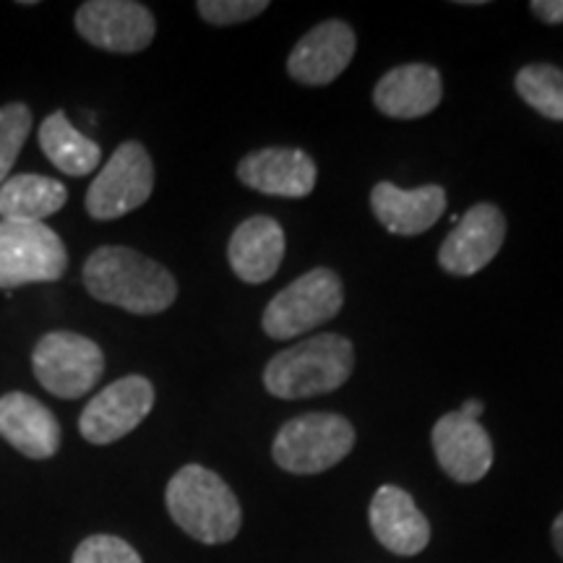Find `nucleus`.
<instances>
[{"label": "nucleus", "mask_w": 563, "mask_h": 563, "mask_svg": "<svg viewBox=\"0 0 563 563\" xmlns=\"http://www.w3.org/2000/svg\"><path fill=\"white\" fill-rule=\"evenodd\" d=\"M40 146L47 154V159L70 178H84V175L95 173L102 162L100 144L76 131L63 110L42 121Z\"/></svg>", "instance_id": "nucleus-21"}, {"label": "nucleus", "mask_w": 563, "mask_h": 563, "mask_svg": "<svg viewBox=\"0 0 563 563\" xmlns=\"http://www.w3.org/2000/svg\"><path fill=\"white\" fill-rule=\"evenodd\" d=\"M70 563H144L141 555L115 534H91L76 548Z\"/></svg>", "instance_id": "nucleus-24"}, {"label": "nucleus", "mask_w": 563, "mask_h": 563, "mask_svg": "<svg viewBox=\"0 0 563 563\" xmlns=\"http://www.w3.org/2000/svg\"><path fill=\"white\" fill-rule=\"evenodd\" d=\"M154 407V386L144 376H125L112 382L84 407L79 431L95 446L121 441Z\"/></svg>", "instance_id": "nucleus-9"}, {"label": "nucleus", "mask_w": 563, "mask_h": 563, "mask_svg": "<svg viewBox=\"0 0 563 563\" xmlns=\"http://www.w3.org/2000/svg\"><path fill=\"white\" fill-rule=\"evenodd\" d=\"M32 131V110L21 102L0 108V186L9 180L11 167L24 150L26 136Z\"/></svg>", "instance_id": "nucleus-23"}, {"label": "nucleus", "mask_w": 563, "mask_h": 563, "mask_svg": "<svg viewBox=\"0 0 563 563\" xmlns=\"http://www.w3.org/2000/svg\"><path fill=\"white\" fill-rule=\"evenodd\" d=\"M530 9L545 24H561L563 21V0H532Z\"/></svg>", "instance_id": "nucleus-26"}, {"label": "nucleus", "mask_w": 563, "mask_h": 563, "mask_svg": "<svg viewBox=\"0 0 563 563\" xmlns=\"http://www.w3.org/2000/svg\"><path fill=\"white\" fill-rule=\"evenodd\" d=\"M344 306L342 282L332 269H311L287 285L264 311V332L272 340H292L311 332L319 323L332 321Z\"/></svg>", "instance_id": "nucleus-5"}, {"label": "nucleus", "mask_w": 563, "mask_h": 563, "mask_svg": "<svg viewBox=\"0 0 563 563\" xmlns=\"http://www.w3.org/2000/svg\"><path fill=\"white\" fill-rule=\"evenodd\" d=\"M433 452L441 470L456 483H477L488 475L493 464L490 435L481 420L449 412L433 426Z\"/></svg>", "instance_id": "nucleus-12"}, {"label": "nucleus", "mask_w": 563, "mask_h": 563, "mask_svg": "<svg viewBox=\"0 0 563 563\" xmlns=\"http://www.w3.org/2000/svg\"><path fill=\"white\" fill-rule=\"evenodd\" d=\"M91 298L136 316L167 311L178 298V282L165 266L125 245H102L84 264Z\"/></svg>", "instance_id": "nucleus-1"}, {"label": "nucleus", "mask_w": 563, "mask_h": 563, "mask_svg": "<svg viewBox=\"0 0 563 563\" xmlns=\"http://www.w3.org/2000/svg\"><path fill=\"white\" fill-rule=\"evenodd\" d=\"M68 191L60 180L47 175H13L0 186V220L5 222H42L60 211Z\"/></svg>", "instance_id": "nucleus-20"}, {"label": "nucleus", "mask_w": 563, "mask_h": 563, "mask_svg": "<svg viewBox=\"0 0 563 563\" xmlns=\"http://www.w3.org/2000/svg\"><path fill=\"white\" fill-rule=\"evenodd\" d=\"M355 350L347 336L319 334L277 352L264 368L266 391L279 399H308L347 382Z\"/></svg>", "instance_id": "nucleus-3"}, {"label": "nucleus", "mask_w": 563, "mask_h": 563, "mask_svg": "<svg viewBox=\"0 0 563 563\" xmlns=\"http://www.w3.org/2000/svg\"><path fill=\"white\" fill-rule=\"evenodd\" d=\"M517 95L551 121H563V70L548 63H532L517 74Z\"/></svg>", "instance_id": "nucleus-22"}, {"label": "nucleus", "mask_w": 563, "mask_h": 563, "mask_svg": "<svg viewBox=\"0 0 563 563\" xmlns=\"http://www.w3.org/2000/svg\"><path fill=\"white\" fill-rule=\"evenodd\" d=\"M371 530L386 551L397 555H418L431 543V525L415 506L412 496L397 485H382L371 501Z\"/></svg>", "instance_id": "nucleus-15"}, {"label": "nucleus", "mask_w": 563, "mask_h": 563, "mask_svg": "<svg viewBox=\"0 0 563 563\" xmlns=\"http://www.w3.org/2000/svg\"><path fill=\"white\" fill-rule=\"evenodd\" d=\"M196 9H199L201 19L209 21V24L230 26L256 19L258 13L269 9V3L266 0H199Z\"/></svg>", "instance_id": "nucleus-25"}, {"label": "nucleus", "mask_w": 563, "mask_h": 563, "mask_svg": "<svg viewBox=\"0 0 563 563\" xmlns=\"http://www.w3.org/2000/svg\"><path fill=\"white\" fill-rule=\"evenodd\" d=\"M165 504L173 522L207 545L230 543L241 532L243 514L235 493L201 464H186L167 483Z\"/></svg>", "instance_id": "nucleus-2"}, {"label": "nucleus", "mask_w": 563, "mask_h": 563, "mask_svg": "<svg viewBox=\"0 0 563 563\" xmlns=\"http://www.w3.org/2000/svg\"><path fill=\"white\" fill-rule=\"evenodd\" d=\"M0 435L30 460H51L60 449V422L24 391L0 397Z\"/></svg>", "instance_id": "nucleus-16"}, {"label": "nucleus", "mask_w": 563, "mask_h": 563, "mask_svg": "<svg viewBox=\"0 0 563 563\" xmlns=\"http://www.w3.org/2000/svg\"><path fill=\"white\" fill-rule=\"evenodd\" d=\"M506 241V217L493 203H475L460 217L439 249V264L454 277H473L485 269Z\"/></svg>", "instance_id": "nucleus-11"}, {"label": "nucleus", "mask_w": 563, "mask_h": 563, "mask_svg": "<svg viewBox=\"0 0 563 563\" xmlns=\"http://www.w3.org/2000/svg\"><path fill=\"white\" fill-rule=\"evenodd\" d=\"M355 47L357 40L352 26L340 19H329L313 26L295 45L290 58H287V74L298 84H308V87L332 84L350 66Z\"/></svg>", "instance_id": "nucleus-13"}, {"label": "nucleus", "mask_w": 563, "mask_h": 563, "mask_svg": "<svg viewBox=\"0 0 563 563\" xmlns=\"http://www.w3.org/2000/svg\"><path fill=\"white\" fill-rule=\"evenodd\" d=\"M553 545L559 555L563 559V511L559 514V519L553 522Z\"/></svg>", "instance_id": "nucleus-28"}, {"label": "nucleus", "mask_w": 563, "mask_h": 563, "mask_svg": "<svg viewBox=\"0 0 563 563\" xmlns=\"http://www.w3.org/2000/svg\"><path fill=\"white\" fill-rule=\"evenodd\" d=\"M32 368L37 382L53 397L79 399L104 373L100 344L76 332H51L32 352Z\"/></svg>", "instance_id": "nucleus-7"}, {"label": "nucleus", "mask_w": 563, "mask_h": 563, "mask_svg": "<svg viewBox=\"0 0 563 563\" xmlns=\"http://www.w3.org/2000/svg\"><path fill=\"white\" fill-rule=\"evenodd\" d=\"M460 412L470 420H481V415L485 412V405L481 402V399H467V402L460 407Z\"/></svg>", "instance_id": "nucleus-27"}, {"label": "nucleus", "mask_w": 563, "mask_h": 563, "mask_svg": "<svg viewBox=\"0 0 563 563\" xmlns=\"http://www.w3.org/2000/svg\"><path fill=\"white\" fill-rule=\"evenodd\" d=\"M443 95L441 74L426 63L391 68L373 89V104L397 121H412L439 108Z\"/></svg>", "instance_id": "nucleus-18"}, {"label": "nucleus", "mask_w": 563, "mask_h": 563, "mask_svg": "<svg viewBox=\"0 0 563 563\" xmlns=\"http://www.w3.org/2000/svg\"><path fill=\"white\" fill-rule=\"evenodd\" d=\"M68 266L66 245L45 222L0 220V287L13 290L34 282H55Z\"/></svg>", "instance_id": "nucleus-6"}, {"label": "nucleus", "mask_w": 563, "mask_h": 563, "mask_svg": "<svg viewBox=\"0 0 563 563\" xmlns=\"http://www.w3.org/2000/svg\"><path fill=\"white\" fill-rule=\"evenodd\" d=\"M355 446V428L334 412H308L279 428L272 456L292 475H319L340 464Z\"/></svg>", "instance_id": "nucleus-4"}, {"label": "nucleus", "mask_w": 563, "mask_h": 563, "mask_svg": "<svg viewBox=\"0 0 563 563\" xmlns=\"http://www.w3.org/2000/svg\"><path fill=\"white\" fill-rule=\"evenodd\" d=\"M230 269L249 285H264L285 258V230L272 217H251L238 224L228 245Z\"/></svg>", "instance_id": "nucleus-19"}, {"label": "nucleus", "mask_w": 563, "mask_h": 563, "mask_svg": "<svg viewBox=\"0 0 563 563\" xmlns=\"http://www.w3.org/2000/svg\"><path fill=\"white\" fill-rule=\"evenodd\" d=\"M154 188V165L150 152L139 141H125L112 152L87 191L91 220H121L144 207Z\"/></svg>", "instance_id": "nucleus-8"}, {"label": "nucleus", "mask_w": 563, "mask_h": 563, "mask_svg": "<svg viewBox=\"0 0 563 563\" xmlns=\"http://www.w3.org/2000/svg\"><path fill=\"white\" fill-rule=\"evenodd\" d=\"M238 178L243 186L279 199H302L316 188V165L306 152L269 146L251 152L238 165Z\"/></svg>", "instance_id": "nucleus-14"}, {"label": "nucleus", "mask_w": 563, "mask_h": 563, "mask_svg": "<svg viewBox=\"0 0 563 563\" xmlns=\"http://www.w3.org/2000/svg\"><path fill=\"white\" fill-rule=\"evenodd\" d=\"M76 32L100 51L131 55L152 45L157 24L152 11L133 0H89L76 11Z\"/></svg>", "instance_id": "nucleus-10"}, {"label": "nucleus", "mask_w": 563, "mask_h": 563, "mask_svg": "<svg viewBox=\"0 0 563 563\" xmlns=\"http://www.w3.org/2000/svg\"><path fill=\"white\" fill-rule=\"evenodd\" d=\"M371 209L376 220L394 235H422L441 220L446 209V191L441 186H422L415 191L384 180L373 188Z\"/></svg>", "instance_id": "nucleus-17"}]
</instances>
